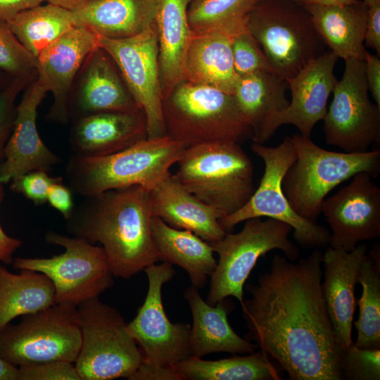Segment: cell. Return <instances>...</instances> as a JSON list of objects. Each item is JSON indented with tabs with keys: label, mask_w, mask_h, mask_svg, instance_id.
<instances>
[{
	"label": "cell",
	"mask_w": 380,
	"mask_h": 380,
	"mask_svg": "<svg viewBox=\"0 0 380 380\" xmlns=\"http://www.w3.org/2000/svg\"><path fill=\"white\" fill-rule=\"evenodd\" d=\"M303 7L329 50L339 58L364 61L368 7L362 1L341 6Z\"/></svg>",
	"instance_id": "83f0119b"
},
{
	"label": "cell",
	"mask_w": 380,
	"mask_h": 380,
	"mask_svg": "<svg viewBox=\"0 0 380 380\" xmlns=\"http://www.w3.org/2000/svg\"><path fill=\"white\" fill-rule=\"evenodd\" d=\"M260 0H194L188 20L194 33L225 32L233 35L247 30V18Z\"/></svg>",
	"instance_id": "836d02e7"
},
{
	"label": "cell",
	"mask_w": 380,
	"mask_h": 380,
	"mask_svg": "<svg viewBox=\"0 0 380 380\" xmlns=\"http://www.w3.org/2000/svg\"><path fill=\"white\" fill-rule=\"evenodd\" d=\"M191 1L192 0H156L155 25L163 100L185 80L186 56L193 37L187 14Z\"/></svg>",
	"instance_id": "d4e9b609"
},
{
	"label": "cell",
	"mask_w": 380,
	"mask_h": 380,
	"mask_svg": "<svg viewBox=\"0 0 380 380\" xmlns=\"http://www.w3.org/2000/svg\"><path fill=\"white\" fill-rule=\"evenodd\" d=\"M156 4V0H93L71 11L72 21L105 38H129L155 24Z\"/></svg>",
	"instance_id": "484cf974"
},
{
	"label": "cell",
	"mask_w": 380,
	"mask_h": 380,
	"mask_svg": "<svg viewBox=\"0 0 380 380\" xmlns=\"http://www.w3.org/2000/svg\"><path fill=\"white\" fill-rule=\"evenodd\" d=\"M245 222L239 232H227L221 239L208 243L218 255L207 296L206 302L210 305L229 296L241 304L245 282L258 259L269 251L279 249L291 262L299 256V248L289 238L292 231L290 225L267 217Z\"/></svg>",
	"instance_id": "9c48e42d"
},
{
	"label": "cell",
	"mask_w": 380,
	"mask_h": 380,
	"mask_svg": "<svg viewBox=\"0 0 380 380\" xmlns=\"http://www.w3.org/2000/svg\"><path fill=\"white\" fill-rule=\"evenodd\" d=\"M234 67L239 77L259 71H272L258 41L248 28L233 37Z\"/></svg>",
	"instance_id": "8d00e7d4"
},
{
	"label": "cell",
	"mask_w": 380,
	"mask_h": 380,
	"mask_svg": "<svg viewBox=\"0 0 380 380\" xmlns=\"http://www.w3.org/2000/svg\"><path fill=\"white\" fill-rule=\"evenodd\" d=\"M177 163L175 175L182 186L221 218L241 208L255 191L253 165L239 143L189 146Z\"/></svg>",
	"instance_id": "277c9868"
},
{
	"label": "cell",
	"mask_w": 380,
	"mask_h": 380,
	"mask_svg": "<svg viewBox=\"0 0 380 380\" xmlns=\"http://www.w3.org/2000/svg\"><path fill=\"white\" fill-rule=\"evenodd\" d=\"M69 120L102 112L141 109L131 94L118 66L101 47L85 59L72 86Z\"/></svg>",
	"instance_id": "ac0fdd59"
},
{
	"label": "cell",
	"mask_w": 380,
	"mask_h": 380,
	"mask_svg": "<svg viewBox=\"0 0 380 380\" xmlns=\"http://www.w3.org/2000/svg\"><path fill=\"white\" fill-rule=\"evenodd\" d=\"M342 379L379 380L380 349H360L354 343L343 350Z\"/></svg>",
	"instance_id": "74e56055"
},
{
	"label": "cell",
	"mask_w": 380,
	"mask_h": 380,
	"mask_svg": "<svg viewBox=\"0 0 380 380\" xmlns=\"http://www.w3.org/2000/svg\"><path fill=\"white\" fill-rule=\"evenodd\" d=\"M324 120L327 144L347 153L369 151L380 140V106L369 97L364 61L348 58Z\"/></svg>",
	"instance_id": "4fadbf2b"
},
{
	"label": "cell",
	"mask_w": 380,
	"mask_h": 380,
	"mask_svg": "<svg viewBox=\"0 0 380 380\" xmlns=\"http://www.w3.org/2000/svg\"><path fill=\"white\" fill-rule=\"evenodd\" d=\"M82 343L74 365L81 380L129 379L143 360L122 314L99 297L76 307Z\"/></svg>",
	"instance_id": "52a82bcc"
},
{
	"label": "cell",
	"mask_w": 380,
	"mask_h": 380,
	"mask_svg": "<svg viewBox=\"0 0 380 380\" xmlns=\"http://www.w3.org/2000/svg\"><path fill=\"white\" fill-rule=\"evenodd\" d=\"M367 6L376 4H380V0H361Z\"/></svg>",
	"instance_id": "f5cc1de1"
},
{
	"label": "cell",
	"mask_w": 380,
	"mask_h": 380,
	"mask_svg": "<svg viewBox=\"0 0 380 380\" xmlns=\"http://www.w3.org/2000/svg\"><path fill=\"white\" fill-rule=\"evenodd\" d=\"M6 22L20 42L36 58L75 26L70 10L49 3L22 11Z\"/></svg>",
	"instance_id": "d6a6232c"
},
{
	"label": "cell",
	"mask_w": 380,
	"mask_h": 380,
	"mask_svg": "<svg viewBox=\"0 0 380 380\" xmlns=\"http://www.w3.org/2000/svg\"><path fill=\"white\" fill-rule=\"evenodd\" d=\"M165 134L186 147L253 137L233 95L213 87L180 82L163 100Z\"/></svg>",
	"instance_id": "5b68a950"
},
{
	"label": "cell",
	"mask_w": 380,
	"mask_h": 380,
	"mask_svg": "<svg viewBox=\"0 0 380 380\" xmlns=\"http://www.w3.org/2000/svg\"><path fill=\"white\" fill-rule=\"evenodd\" d=\"M81 343L76 307L54 304L23 315L19 323L0 331V355L17 367L49 361L74 363Z\"/></svg>",
	"instance_id": "7c38bea8"
},
{
	"label": "cell",
	"mask_w": 380,
	"mask_h": 380,
	"mask_svg": "<svg viewBox=\"0 0 380 380\" xmlns=\"http://www.w3.org/2000/svg\"><path fill=\"white\" fill-rule=\"evenodd\" d=\"M367 252V246L359 243L351 251L329 246L323 253L322 295L336 336L343 350L354 343L352 327L356 306L355 290Z\"/></svg>",
	"instance_id": "44dd1931"
},
{
	"label": "cell",
	"mask_w": 380,
	"mask_h": 380,
	"mask_svg": "<svg viewBox=\"0 0 380 380\" xmlns=\"http://www.w3.org/2000/svg\"><path fill=\"white\" fill-rule=\"evenodd\" d=\"M0 71L27 84L38 78L37 60L20 42L7 22L0 18Z\"/></svg>",
	"instance_id": "d590c367"
},
{
	"label": "cell",
	"mask_w": 380,
	"mask_h": 380,
	"mask_svg": "<svg viewBox=\"0 0 380 380\" xmlns=\"http://www.w3.org/2000/svg\"><path fill=\"white\" fill-rule=\"evenodd\" d=\"M99 39L100 47L113 58L131 94L144 110L148 137L166 135L156 25L129 38L111 39L99 36Z\"/></svg>",
	"instance_id": "9a60e30c"
},
{
	"label": "cell",
	"mask_w": 380,
	"mask_h": 380,
	"mask_svg": "<svg viewBox=\"0 0 380 380\" xmlns=\"http://www.w3.org/2000/svg\"><path fill=\"white\" fill-rule=\"evenodd\" d=\"M18 380H81L73 362L49 361L18 367Z\"/></svg>",
	"instance_id": "60d3db41"
},
{
	"label": "cell",
	"mask_w": 380,
	"mask_h": 380,
	"mask_svg": "<svg viewBox=\"0 0 380 380\" xmlns=\"http://www.w3.org/2000/svg\"><path fill=\"white\" fill-rule=\"evenodd\" d=\"M144 271L148 281L147 293L127 328L142 353L143 362L171 367L191 356L190 325L172 323L163 303V286L173 278L175 271L166 262L148 265Z\"/></svg>",
	"instance_id": "5bb4252c"
},
{
	"label": "cell",
	"mask_w": 380,
	"mask_h": 380,
	"mask_svg": "<svg viewBox=\"0 0 380 380\" xmlns=\"http://www.w3.org/2000/svg\"><path fill=\"white\" fill-rule=\"evenodd\" d=\"M247 28L272 72L285 80L325 51L310 14L292 0H260L248 15Z\"/></svg>",
	"instance_id": "ba28073f"
},
{
	"label": "cell",
	"mask_w": 380,
	"mask_h": 380,
	"mask_svg": "<svg viewBox=\"0 0 380 380\" xmlns=\"http://www.w3.org/2000/svg\"><path fill=\"white\" fill-rule=\"evenodd\" d=\"M362 288L357 300L359 316L353 324L357 336L355 346L360 349H380V265L367 254L358 277Z\"/></svg>",
	"instance_id": "e575fe53"
},
{
	"label": "cell",
	"mask_w": 380,
	"mask_h": 380,
	"mask_svg": "<svg viewBox=\"0 0 380 380\" xmlns=\"http://www.w3.org/2000/svg\"><path fill=\"white\" fill-rule=\"evenodd\" d=\"M323 253L315 249L297 263L275 254L268 271L246 289L241 304L253 341L291 380H341L343 350L322 290Z\"/></svg>",
	"instance_id": "6da1fadb"
},
{
	"label": "cell",
	"mask_w": 380,
	"mask_h": 380,
	"mask_svg": "<svg viewBox=\"0 0 380 380\" xmlns=\"http://www.w3.org/2000/svg\"><path fill=\"white\" fill-rule=\"evenodd\" d=\"M55 304V288L44 274L23 270L9 272L0 262V331L18 317Z\"/></svg>",
	"instance_id": "f546056e"
},
{
	"label": "cell",
	"mask_w": 380,
	"mask_h": 380,
	"mask_svg": "<svg viewBox=\"0 0 380 380\" xmlns=\"http://www.w3.org/2000/svg\"><path fill=\"white\" fill-rule=\"evenodd\" d=\"M46 0H0V18L7 21L16 13L42 4Z\"/></svg>",
	"instance_id": "7dc6e473"
},
{
	"label": "cell",
	"mask_w": 380,
	"mask_h": 380,
	"mask_svg": "<svg viewBox=\"0 0 380 380\" xmlns=\"http://www.w3.org/2000/svg\"><path fill=\"white\" fill-rule=\"evenodd\" d=\"M27 85L23 80H13L0 91V169L4 160L6 146L14 127L15 101L19 94Z\"/></svg>",
	"instance_id": "f35d334b"
},
{
	"label": "cell",
	"mask_w": 380,
	"mask_h": 380,
	"mask_svg": "<svg viewBox=\"0 0 380 380\" xmlns=\"http://www.w3.org/2000/svg\"><path fill=\"white\" fill-rule=\"evenodd\" d=\"M287 88L286 81L272 71H259L239 77L233 96L253 130V137L266 118L287 107Z\"/></svg>",
	"instance_id": "1f68e13d"
},
{
	"label": "cell",
	"mask_w": 380,
	"mask_h": 380,
	"mask_svg": "<svg viewBox=\"0 0 380 380\" xmlns=\"http://www.w3.org/2000/svg\"><path fill=\"white\" fill-rule=\"evenodd\" d=\"M45 241L65 251L51 258H16L12 265L15 270L45 274L54 286L55 304L77 307L113 285L114 276L102 246L53 231L46 232Z\"/></svg>",
	"instance_id": "30bf717a"
},
{
	"label": "cell",
	"mask_w": 380,
	"mask_h": 380,
	"mask_svg": "<svg viewBox=\"0 0 380 380\" xmlns=\"http://www.w3.org/2000/svg\"><path fill=\"white\" fill-rule=\"evenodd\" d=\"M151 217L150 191L134 185L86 197L65 220L72 236L101 244L114 277L129 279L161 260Z\"/></svg>",
	"instance_id": "7a4b0ae2"
},
{
	"label": "cell",
	"mask_w": 380,
	"mask_h": 380,
	"mask_svg": "<svg viewBox=\"0 0 380 380\" xmlns=\"http://www.w3.org/2000/svg\"><path fill=\"white\" fill-rule=\"evenodd\" d=\"M47 202L67 219L74 209L71 189L63 184V179L53 183L49 188Z\"/></svg>",
	"instance_id": "b9f144b4"
},
{
	"label": "cell",
	"mask_w": 380,
	"mask_h": 380,
	"mask_svg": "<svg viewBox=\"0 0 380 380\" xmlns=\"http://www.w3.org/2000/svg\"><path fill=\"white\" fill-rule=\"evenodd\" d=\"M47 92L38 78L23 90L0 169L2 184L30 171L48 172L61 162L60 157L45 145L37 130V108Z\"/></svg>",
	"instance_id": "ffe728a7"
},
{
	"label": "cell",
	"mask_w": 380,
	"mask_h": 380,
	"mask_svg": "<svg viewBox=\"0 0 380 380\" xmlns=\"http://www.w3.org/2000/svg\"><path fill=\"white\" fill-rule=\"evenodd\" d=\"M182 379L281 380L282 376L262 350L215 360L189 356L173 365Z\"/></svg>",
	"instance_id": "4dcf8cb0"
},
{
	"label": "cell",
	"mask_w": 380,
	"mask_h": 380,
	"mask_svg": "<svg viewBox=\"0 0 380 380\" xmlns=\"http://www.w3.org/2000/svg\"><path fill=\"white\" fill-rule=\"evenodd\" d=\"M61 179L62 177H50L44 170H33L13 179L11 189L23 195L35 205H42L47 201L50 186Z\"/></svg>",
	"instance_id": "ab89813d"
},
{
	"label": "cell",
	"mask_w": 380,
	"mask_h": 380,
	"mask_svg": "<svg viewBox=\"0 0 380 380\" xmlns=\"http://www.w3.org/2000/svg\"><path fill=\"white\" fill-rule=\"evenodd\" d=\"M3 185L0 183V205L4 197ZM21 245L22 241L8 236L0 224V262L5 265L12 264L13 255Z\"/></svg>",
	"instance_id": "bcb514c9"
},
{
	"label": "cell",
	"mask_w": 380,
	"mask_h": 380,
	"mask_svg": "<svg viewBox=\"0 0 380 380\" xmlns=\"http://www.w3.org/2000/svg\"><path fill=\"white\" fill-rule=\"evenodd\" d=\"M18 367L8 363L0 355V380H18Z\"/></svg>",
	"instance_id": "681fc988"
},
{
	"label": "cell",
	"mask_w": 380,
	"mask_h": 380,
	"mask_svg": "<svg viewBox=\"0 0 380 380\" xmlns=\"http://www.w3.org/2000/svg\"><path fill=\"white\" fill-rule=\"evenodd\" d=\"M4 73L0 71V91H2L11 81Z\"/></svg>",
	"instance_id": "816d5d0a"
},
{
	"label": "cell",
	"mask_w": 380,
	"mask_h": 380,
	"mask_svg": "<svg viewBox=\"0 0 380 380\" xmlns=\"http://www.w3.org/2000/svg\"><path fill=\"white\" fill-rule=\"evenodd\" d=\"M234 35L221 31L194 33L185 61V80L233 95L239 79L233 62Z\"/></svg>",
	"instance_id": "4316f807"
},
{
	"label": "cell",
	"mask_w": 380,
	"mask_h": 380,
	"mask_svg": "<svg viewBox=\"0 0 380 380\" xmlns=\"http://www.w3.org/2000/svg\"><path fill=\"white\" fill-rule=\"evenodd\" d=\"M99 35L74 26L37 57L38 79L53 96L49 121L68 122V99L74 80L87 57L99 47Z\"/></svg>",
	"instance_id": "d6986e66"
},
{
	"label": "cell",
	"mask_w": 380,
	"mask_h": 380,
	"mask_svg": "<svg viewBox=\"0 0 380 380\" xmlns=\"http://www.w3.org/2000/svg\"><path fill=\"white\" fill-rule=\"evenodd\" d=\"M129 380H182L173 366H158L141 362Z\"/></svg>",
	"instance_id": "7bdbcfd3"
},
{
	"label": "cell",
	"mask_w": 380,
	"mask_h": 380,
	"mask_svg": "<svg viewBox=\"0 0 380 380\" xmlns=\"http://www.w3.org/2000/svg\"><path fill=\"white\" fill-rule=\"evenodd\" d=\"M184 297L193 317L190 331L191 356L203 357L217 352L248 354L258 348L239 336L229 324L227 317L234 309L232 300L226 298L215 305H210L192 285L186 289Z\"/></svg>",
	"instance_id": "603a6c76"
},
{
	"label": "cell",
	"mask_w": 380,
	"mask_h": 380,
	"mask_svg": "<svg viewBox=\"0 0 380 380\" xmlns=\"http://www.w3.org/2000/svg\"><path fill=\"white\" fill-rule=\"evenodd\" d=\"M364 63L369 92L375 103L380 106V59L366 51Z\"/></svg>",
	"instance_id": "ee69618b"
},
{
	"label": "cell",
	"mask_w": 380,
	"mask_h": 380,
	"mask_svg": "<svg viewBox=\"0 0 380 380\" xmlns=\"http://www.w3.org/2000/svg\"><path fill=\"white\" fill-rule=\"evenodd\" d=\"M167 135L147 137L117 153L97 157L72 155L65 173L68 187L83 197L139 185L151 191L170 175L186 149Z\"/></svg>",
	"instance_id": "3957f363"
},
{
	"label": "cell",
	"mask_w": 380,
	"mask_h": 380,
	"mask_svg": "<svg viewBox=\"0 0 380 380\" xmlns=\"http://www.w3.org/2000/svg\"><path fill=\"white\" fill-rule=\"evenodd\" d=\"M151 232L160 260L181 267L191 285L203 289L217 265L210 244L192 232L172 227L155 216L151 220Z\"/></svg>",
	"instance_id": "f1b7e54d"
},
{
	"label": "cell",
	"mask_w": 380,
	"mask_h": 380,
	"mask_svg": "<svg viewBox=\"0 0 380 380\" xmlns=\"http://www.w3.org/2000/svg\"><path fill=\"white\" fill-rule=\"evenodd\" d=\"M296 4L300 6L308 5L319 6H341L355 4L360 0H292Z\"/></svg>",
	"instance_id": "c3c4849f"
},
{
	"label": "cell",
	"mask_w": 380,
	"mask_h": 380,
	"mask_svg": "<svg viewBox=\"0 0 380 380\" xmlns=\"http://www.w3.org/2000/svg\"><path fill=\"white\" fill-rule=\"evenodd\" d=\"M296 158L282 180V189L293 210L316 222L329 193L355 175L365 172L375 178L380 172V151L362 153L326 150L301 135L291 137Z\"/></svg>",
	"instance_id": "8992f818"
},
{
	"label": "cell",
	"mask_w": 380,
	"mask_h": 380,
	"mask_svg": "<svg viewBox=\"0 0 380 380\" xmlns=\"http://www.w3.org/2000/svg\"><path fill=\"white\" fill-rule=\"evenodd\" d=\"M251 149L263 160L262 177L248 202L234 213L220 220L223 229L227 232L246 220L265 217L290 225L295 241L303 248L319 249L329 246V230L298 215L284 193L283 178L296 158L291 137H286L275 147L253 142Z\"/></svg>",
	"instance_id": "8fae6325"
},
{
	"label": "cell",
	"mask_w": 380,
	"mask_h": 380,
	"mask_svg": "<svg viewBox=\"0 0 380 380\" xmlns=\"http://www.w3.org/2000/svg\"><path fill=\"white\" fill-rule=\"evenodd\" d=\"M338 58L325 51L286 80L291 95L289 105L266 118L253 137V142L263 144L284 125H294L301 135L310 137L314 126L327 113L328 99L338 82L334 70Z\"/></svg>",
	"instance_id": "2e32d148"
},
{
	"label": "cell",
	"mask_w": 380,
	"mask_h": 380,
	"mask_svg": "<svg viewBox=\"0 0 380 380\" xmlns=\"http://www.w3.org/2000/svg\"><path fill=\"white\" fill-rule=\"evenodd\" d=\"M93 0H46L49 4L56 5L68 10H73Z\"/></svg>",
	"instance_id": "f907efd6"
},
{
	"label": "cell",
	"mask_w": 380,
	"mask_h": 380,
	"mask_svg": "<svg viewBox=\"0 0 380 380\" xmlns=\"http://www.w3.org/2000/svg\"><path fill=\"white\" fill-rule=\"evenodd\" d=\"M148 137L142 109L102 112L72 121L69 141L73 155L97 157L113 154Z\"/></svg>",
	"instance_id": "7402d4cb"
},
{
	"label": "cell",
	"mask_w": 380,
	"mask_h": 380,
	"mask_svg": "<svg viewBox=\"0 0 380 380\" xmlns=\"http://www.w3.org/2000/svg\"><path fill=\"white\" fill-rule=\"evenodd\" d=\"M152 216L172 227L192 232L208 243L223 238L227 232L214 209L187 191L170 175L150 191Z\"/></svg>",
	"instance_id": "cb8c5ba5"
},
{
	"label": "cell",
	"mask_w": 380,
	"mask_h": 380,
	"mask_svg": "<svg viewBox=\"0 0 380 380\" xmlns=\"http://www.w3.org/2000/svg\"><path fill=\"white\" fill-rule=\"evenodd\" d=\"M373 179L359 172L322 202L321 213L331 230L330 247L351 251L361 242L380 236V188Z\"/></svg>",
	"instance_id": "e0dca14e"
},
{
	"label": "cell",
	"mask_w": 380,
	"mask_h": 380,
	"mask_svg": "<svg viewBox=\"0 0 380 380\" xmlns=\"http://www.w3.org/2000/svg\"><path fill=\"white\" fill-rule=\"evenodd\" d=\"M368 7L364 44L380 54V4Z\"/></svg>",
	"instance_id": "f6af8a7d"
}]
</instances>
